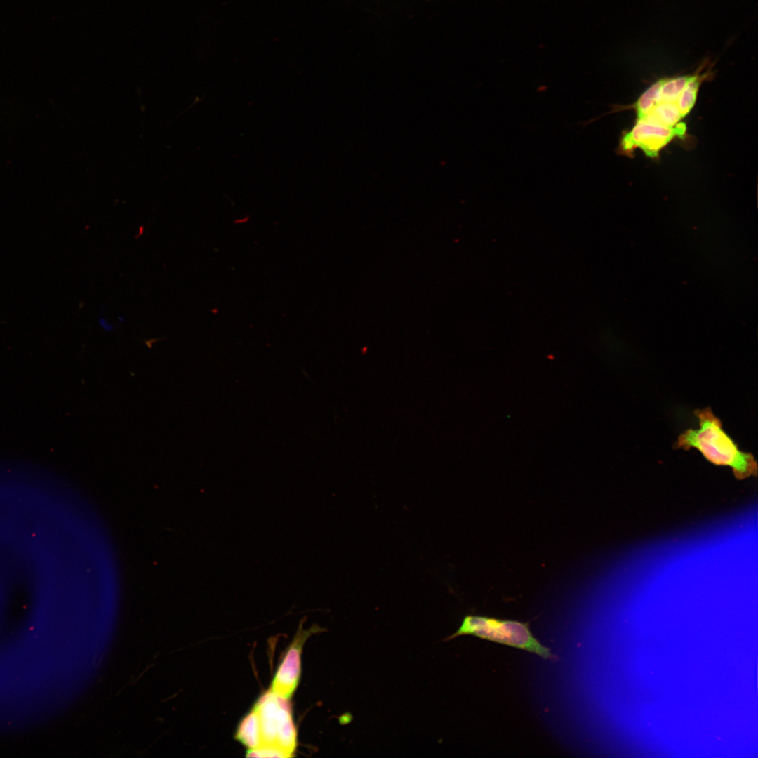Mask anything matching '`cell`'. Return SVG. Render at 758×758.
Returning a JSON list of instances; mask_svg holds the SVG:
<instances>
[{"mask_svg":"<svg viewBox=\"0 0 758 758\" xmlns=\"http://www.w3.org/2000/svg\"><path fill=\"white\" fill-rule=\"evenodd\" d=\"M694 415L698 419V428L683 432L673 445L674 449L688 451L694 448L708 462L731 467L738 480L757 475V463L754 456L738 448L710 407L695 410Z\"/></svg>","mask_w":758,"mask_h":758,"instance_id":"cell-1","label":"cell"},{"mask_svg":"<svg viewBox=\"0 0 758 758\" xmlns=\"http://www.w3.org/2000/svg\"><path fill=\"white\" fill-rule=\"evenodd\" d=\"M463 635H472L535 653L544 659L555 660L556 656L531 633L528 623L498 620L493 618L466 616L457 631L445 639L451 640Z\"/></svg>","mask_w":758,"mask_h":758,"instance_id":"cell-2","label":"cell"},{"mask_svg":"<svg viewBox=\"0 0 758 758\" xmlns=\"http://www.w3.org/2000/svg\"><path fill=\"white\" fill-rule=\"evenodd\" d=\"M686 131L684 123L667 127L644 119L637 120L634 127L622 135L617 153L629 156L634 149L640 148L647 157L654 158L672 139L683 138Z\"/></svg>","mask_w":758,"mask_h":758,"instance_id":"cell-3","label":"cell"},{"mask_svg":"<svg viewBox=\"0 0 758 758\" xmlns=\"http://www.w3.org/2000/svg\"><path fill=\"white\" fill-rule=\"evenodd\" d=\"M312 629L300 630L280 664L272 685V692L288 699L297 687L300 673V654L302 645Z\"/></svg>","mask_w":758,"mask_h":758,"instance_id":"cell-4","label":"cell"},{"mask_svg":"<svg viewBox=\"0 0 758 758\" xmlns=\"http://www.w3.org/2000/svg\"><path fill=\"white\" fill-rule=\"evenodd\" d=\"M691 77L692 74L658 80V91L656 105L659 103H677L681 93Z\"/></svg>","mask_w":758,"mask_h":758,"instance_id":"cell-5","label":"cell"},{"mask_svg":"<svg viewBox=\"0 0 758 758\" xmlns=\"http://www.w3.org/2000/svg\"><path fill=\"white\" fill-rule=\"evenodd\" d=\"M236 739L242 744L253 749L261 744L260 728L258 714L253 708L239 724L236 733Z\"/></svg>","mask_w":758,"mask_h":758,"instance_id":"cell-6","label":"cell"},{"mask_svg":"<svg viewBox=\"0 0 758 758\" xmlns=\"http://www.w3.org/2000/svg\"><path fill=\"white\" fill-rule=\"evenodd\" d=\"M682 119L677 103L657 104L644 120L664 126L672 127Z\"/></svg>","mask_w":758,"mask_h":758,"instance_id":"cell-7","label":"cell"},{"mask_svg":"<svg viewBox=\"0 0 758 758\" xmlns=\"http://www.w3.org/2000/svg\"><path fill=\"white\" fill-rule=\"evenodd\" d=\"M246 757H288L290 756L277 745H260L256 748L249 749Z\"/></svg>","mask_w":758,"mask_h":758,"instance_id":"cell-8","label":"cell"}]
</instances>
